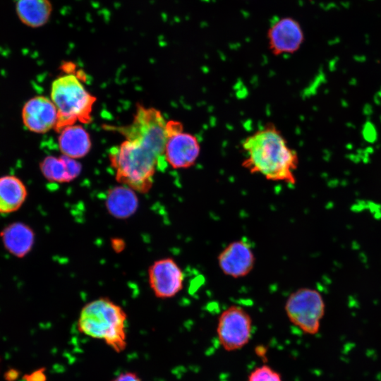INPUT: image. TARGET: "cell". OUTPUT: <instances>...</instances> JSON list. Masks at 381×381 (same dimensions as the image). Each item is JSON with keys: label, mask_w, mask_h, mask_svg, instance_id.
Wrapping results in <instances>:
<instances>
[{"label": "cell", "mask_w": 381, "mask_h": 381, "mask_svg": "<svg viewBox=\"0 0 381 381\" xmlns=\"http://www.w3.org/2000/svg\"><path fill=\"white\" fill-rule=\"evenodd\" d=\"M58 142L61 153L75 159L85 157L92 145L87 131L77 124L64 128L59 132Z\"/></svg>", "instance_id": "5bb4252c"}, {"label": "cell", "mask_w": 381, "mask_h": 381, "mask_svg": "<svg viewBox=\"0 0 381 381\" xmlns=\"http://www.w3.org/2000/svg\"><path fill=\"white\" fill-rule=\"evenodd\" d=\"M25 381H45L46 376L44 373V370H37L30 375H26L23 377Z\"/></svg>", "instance_id": "ffe728a7"}, {"label": "cell", "mask_w": 381, "mask_h": 381, "mask_svg": "<svg viewBox=\"0 0 381 381\" xmlns=\"http://www.w3.org/2000/svg\"><path fill=\"white\" fill-rule=\"evenodd\" d=\"M110 381H143L140 377L135 372L126 371L121 373Z\"/></svg>", "instance_id": "d6986e66"}, {"label": "cell", "mask_w": 381, "mask_h": 381, "mask_svg": "<svg viewBox=\"0 0 381 381\" xmlns=\"http://www.w3.org/2000/svg\"><path fill=\"white\" fill-rule=\"evenodd\" d=\"M15 11L23 25L38 28L49 21L53 6L50 0H16Z\"/></svg>", "instance_id": "9a60e30c"}, {"label": "cell", "mask_w": 381, "mask_h": 381, "mask_svg": "<svg viewBox=\"0 0 381 381\" xmlns=\"http://www.w3.org/2000/svg\"><path fill=\"white\" fill-rule=\"evenodd\" d=\"M27 196L26 186L18 177L13 175L0 177V213L9 214L17 211Z\"/></svg>", "instance_id": "e0dca14e"}, {"label": "cell", "mask_w": 381, "mask_h": 381, "mask_svg": "<svg viewBox=\"0 0 381 381\" xmlns=\"http://www.w3.org/2000/svg\"><path fill=\"white\" fill-rule=\"evenodd\" d=\"M269 48L274 55L293 54L298 51L304 40L299 23L286 17L276 21L267 32Z\"/></svg>", "instance_id": "9c48e42d"}, {"label": "cell", "mask_w": 381, "mask_h": 381, "mask_svg": "<svg viewBox=\"0 0 381 381\" xmlns=\"http://www.w3.org/2000/svg\"><path fill=\"white\" fill-rule=\"evenodd\" d=\"M248 381H282V379L280 374L270 366L262 365L250 373Z\"/></svg>", "instance_id": "ac0fdd59"}, {"label": "cell", "mask_w": 381, "mask_h": 381, "mask_svg": "<svg viewBox=\"0 0 381 381\" xmlns=\"http://www.w3.org/2000/svg\"><path fill=\"white\" fill-rule=\"evenodd\" d=\"M5 375L8 381H12L18 377V373L16 370H12L8 371Z\"/></svg>", "instance_id": "44dd1931"}, {"label": "cell", "mask_w": 381, "mask_h": 381, "mask_svg": "<svg viewBox=\"0 0 381 381\" xmlns=\"http://www.w3.org/2000/svg\"><path fill=\"white\" fill-rule=\"evenodd\" d=\"M105 205L109 213L114 217L126 219L137 211L138 198L132 188L125 185L117 186L108 191Z\"/></svg>", "instance_id": "2e32d148"}, {"label": "cell", "mask_w": 381, "mask_h": 381, "mask_svg": "<svg viewBox=\"0 0 381 381\" xmlns=\"http://www.w3.org/2000/svg\"><path fill=\"white\" fill-rule=\"evenodd\" d=\"M151 289L159 298H169L183 288L184 273L177 262L171 258L154 262L148 269Z\"/></svg>", "instance_id": "52a82bcc"}, {"label": "cell", "mask_w": 381, "mask_h": 381, "mask_svg": "<svg viewBox=\"0 0 381 381\" xmlns=\"http://www.w3.org/2000/svg\"><path fill=\"white\" fill-rule=\"evenodd\" d=\"M167 121L158 109L137 104L131 123L123 126L104 125L126 140L109 150V159L116 180L135 191L148 192L157 168L167 164L164 152Z\"/></svg>", "instance_id": "6da1fadb"}, {"label": "cell", "mask_w": 381, "mask_h": 381, "mask_svg": "<svg viewBox=\"0 0 381 381\" xmlns=\"http://www.w3.org/2000/svg\"><path fill=\"white\" fill-rule=\"evenodd\" d=\"M50 99L57 109L58 119L54 128L60 132L76 122L87 124L96 97L84 87L79 78L68 73L56 78L52 83Z\"/></svg>", "instance_id": "277c9868"}, {"label": "cell", "mask_w": 381, "mask_h": 381, "mask_svg": "<svg viewBox=\"0 0 381 381\" xmlns=\"http://www.w3.org/2000/svg\"><path fill=\"white\" fill-rule=\"evenodd\" d=\"M21 117L28 130L36 133H44L55 128L58 113L52 99L40 95L32 97L25 103Z\"/></svg>", "instance_id": "30bf717a"}, {"label": "cell", "mask_w": 381, "mask_h": 381, "mask_svg": "<svg viewBox=\"0 0 381 381\" xmlns=\"http://www.w3.org/2000/svg\"><path fill=\"white\" fill-rule=\"evenodd\" d=\"M284 310L289 320L303 333L315 335L320 328L325 314V303L320 293L301 288L287 298Z\"/></svg>", "instance_id": "5b68a950"}, {"label": "cell", "mask_w": 381, "mask_h": 381, "mask_svg": "<svg viewBox=\"0 0 381 381\" xmlns=\"http://www.w3.org/2000/svg\"><path fill=\"white\" fill-rule=\"evenodd\" d=\"M0 236L4 248L11 255L23 258L32 250L35 242V233L27 224L13 222L4 227Z\"/></svg>", "instance_id": "7c38bea8"}, {"label": "cell", "mask_w": 381, "mask_h": 381, "mask_svg": "<svg viewBox=\"0 0 381 381\" xmlns=\"http://www.w3.org/2000/svg\"><path fill=\"white\" fill-rule=\"evenodd\" d=\"M127 314L121 306L108 298L86 303L77 321L79 332L100 339L116 353L127 347Z\"/></svg>", "instance_id": "3957f363"}, {"label": "cell", "mask_w": 381, "mask_h": 381, "mask_svg": "<svg viewBox=\"0 0 381 381\" xmlns=\"http://www.w3.org/2000/svg\"><path fill=\"white\" fill-rule=\"evenodd\" d=\"M253 322L249 313L242 307L232 305L219 315L217 335L219 344L226 351L244 347L252 336Z\"/></svg>", "instance_id": "8992f818"}, {"label": "cell", "mask_w": 381, "mask_h": 381, "mask_svg": "<svg viewBox=\"0 0 381 381\" xmlns=\"http://www.w3.org/2000/svg\"><path fill=\"white\" fill-rule=\"evenodd\" d=\"M217 263L224 274L235 279L242 278L253 270L255 256L247 241L236 240L229 243L219 253Z\"/></svg>", "instance_id": "ba28073f"}, {"label": "cell", "mask_w": 381, "mask_h": 381, "mask_svg": "<svg viewBox=\"0 0 381 381\" xmlns=\"http://www.w3.org/2000/svg\"><path fill=\"white\" fill-rule=\"evenodd\" d=\"M242 148L245 155L242 165L250 173L269 181L295 184L297 152L273 124L268 123L248 135Z\"/></svg>", "instance_id": "7a4b0ae2"}, {"label": "cell", "mask_w": 381, "mask_h": 381, "mask_svg": "<svg viewBox=\"0 0 381 381\" xmlns=\"http://www.w3.org/2000/svg\"><path fill=\"white\" fill-rule=\"evenodd\" d=\"M200 152V145L196 136L183 130L169 136L164 157L167 164L174 169H187L194 165Z\"/></svg>", "instance_id": "8fae6325"}, {"label": "cell", "mask_w": 381, "mask_h": 381, "mask_svg": "<svg viewBox=\"0 0 381 381\" xmlns=\"http://www.w3.org/2000/svg\"><path fill=\"white\" fill-rule=\"evenodd\" d=\"M40 168L49 181L68 183L79 176L82 165L75 159L63 155L61 157H46L41 162Z\"/></svg>", "instance_id": "4fadbf2b"}]
</instances>
